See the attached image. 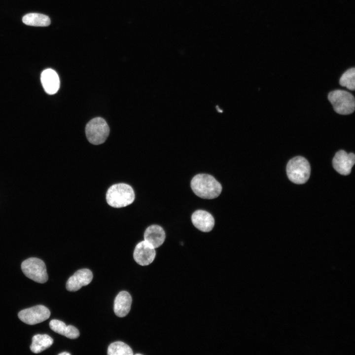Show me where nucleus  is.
<instances>
[{"label": "nucleus", "instance_id": "nucleus-4", "mask_svg": "<svg viewBox=\"0 0 355 355\" xmlns=\"http://www.w3.org/2000/svg\"><path fill=\"white\" fill-rule=\"evenodd\" d=\"M328 99L337 113L349 114L355 110V97L348 91L343 90L332 91L329 93Z\"/></svg>", "mask_w": 355, "mask_h": 355}, {"label": "nucleus", "instance_id": "nucleus-18", "mask_svg": "<svg viewBox=\"0 0 355 355\" xmlns=\"http://www.w3.org/2000/svg\"><path fill=\"white\" fill-rule=\"evenodd\" d=\"M107 354L109 355H132V349L126 344L121 341H116L111 343L107 348Z\"/></svg>", "mask_w": 355, "mask_h": 355}, {"label": "nucleus", "instance_id": "nucleus-6", "mask_svg": "<svg viewBox=\"0 0 355 355\" xmlns=\"http://www.w3.org/2000/svg\"><path fill=\"white\" fill-rule=\"evenodd\" d=\"M21 269L24 274L34 281L43 284L48 280L44 262L36 257H31L22 262Z\"/></svg>", "mask_w": 355, "mask_h": 355}, {"label": "nucleus", "instance_id": "nucleus-7", "mask_svg": "<svg viewBox=\"0 0 355 355\" xmlns=\"http://www.w3.org/2000/svg\"><path fill=\"white\" fill-rule=\"evenodd\" d=\"M50 316L49 310L42 305H36L21 310L18 313L19 319L23 322L34 325L47 320Z\"/></svg>", "mask_w": 355, "mask_h": 355}, {"label": "nucleus", "instance_id": "nucleus-16", "mask_svg": "<svg viewBox=\"0 0 355 355\" xmlns=\"http://www.w3.org/2000/svg\"><path fill=\"white\" fill-rule=\"evenodd\" d=\"M53 343V339L48 335L36 334L32 338L30 349L33 353L38 354L49 348Z\"/></svg>", "mask_w": 355, "mask_h": 355}, {"label": "nucleus", "instance_id": "nucleus-20", "mask_svg": "<svg viewBox=\"0 0 355 355\" xmlns=\"http://www.w3.org/2000/svg\"><path fill=\"white\" fill-rule=\"evenodd\" d=\"M71 354L68 352H65L61 353L59 354V355H70Z\"/></svg>", "mask_w": 355, "mask_h": 355}, {"label": "nucleus", "instance_id": "nucleus-17", "mask_svg": "<svg viewBox=\"0 0 355 355\" xmlns=\"http://www.w3.org/2000/svg\"><path fill=\"white\" fill-rule=\"evenodd\" d=\"M22 21L27 25L36 27L48 26L51 23L48 16L36 13H30L24 15Z\"/></svg>", "mask_w": 355, "mask_h": 355}, {"label": "nucleus", "instance_id": "nucleus-19", "mask_svg": "<svg viewBox=\"0 0 355 355\" xmlns=\"http://www.w3.org/2000/svg\"><path fill=\"white\" fill-rule=\"evenodd\" d=\"M355 69L352 68L347 70L341 76L339 83L341 86L346 87L349 90H354L355 88Z\"/></svg>", "mask_w": 355, "mask_h": 355}, {"label": "nucleus", "instance_id": "nucleus-13", "mask_svg": "<svg viewBox=\"0 0 355 355\" xmlns=\"http://www.w3.org/2000/svg\"><path fill=\"white\" fill-rule=\"evenodd\" d=\"M166 238L164 229L159 225H152L148 227L144 233V239L154 248L161 246Z\"/></svg>", "mask_w": 355, "mask_h": 355}, {"label": "nucleus", "instance_id": "nucleus-1", "mask_svg": "<svg viewBox=\"0 0 355 355\" xmlns=\"http://www.w3.org/2000/svg\"><path fill=\"white\" fill-rule=\"evenodd\" d=\"M190 185L193 192L204 199L215 198L222 191L221 184L213 176L206 174L195 175L191 180Z\"/></svg>", "mask_w": 355, "mask_h": 355}, {"label": "nucleus", "instance_id": "nucleus-10", "mask_svg": "<svg viewBox=\"0 0 355 355\" xmlns=\"http://www.w3.org/2000/svg\"><path fill=\"white\" fill-rule=\"evenodd\" d=\"M93 279V274L88 269H81L71 276L66 284V288L70 291H75L83 286L89 284Z\"/></svg>", "mask_w": 355, "mask_h": 355}, {"label": "nucleus", "instance_id": "nucleus-14", "mask_svg": "<svg viewBox=\"0 0 355 355\" xmlns=\"http://www.w3.org/2000/svg\"><path fill=\"white\" fill-rule=\"evenodd\" d=\"M132 299L130 294L126 291H120L114 301V312L118 317H125L131 309Z\"/></svg>", "mask_w": 355, "mask_h": 355}, {"label": "nucleus", "instance_id": "nucleus-15", "mask_svg": "<svg viewBox=\"0 0 355 355\" xmlns=\"http://www.w3.org/2000/svg\"><path fill=\"white\" fill-rule=\"evenodd\" d=\"M49 326L53 331L70 339H75L79 336V332L76 327L71 325H66L64 322L58 320H51Z\"/></svg>", "mask_w": 355, "mask_h": 355}, {"label": "nucleus", "instance_id": "nucleus-11", "mask_svg": "<svg viewBox=\"0 0 355 355\" xmlns=\"http://www.w3.org/2000/svg\"><path fill=\"white\" fill-rule=\"evenodd\" d=\"M191 221L196 228L204 232L211 231L214 225L213 215L202 210H197L192 213Z\"/></svg>", "mask_w": 355, "mask_h": 355}, {"label": "nucleus", "instance_id": "nucleus-3", "mask_svg": "<svg viewBox=\"0 0 355 355\" xmlns=\"http://www.w3.org/2000/svg\"><path fill=\"white\" fill-rule=\"evenodd\" d=\"M286 173L289 179L292 182L298 184L305 183L310 176V164L303 157H295L288 161Z\"/></svg>", "mask_w": 355, "mask_h": 355}, {"label": "nucleus", "instance_id": "nucleus-9", "mask_svg": "<svg viewBox=\"0 0 355 355\" xmlns=\"http://www.w3.org/2000/svg\"><path fill=\"white\" fill-rule=\"evenodd\" d=\"M155 255V248L144 240L136 245L133 254L135 261L142 266H146L151 263Z\"/></svg>", "mask_w": 355, "mask_h": 355}, {"label": "nucleus", "instance_id": "nucleus-5", "mask_svg": "<svg viewBox=\"0 0 355 355\" xmlns=\"http://www.w3.org/2000/svg\"><path fill=\"white\" fill-rule=\"evenodd\" d=\"M109 133V127L106 120L101 117L91 120L85 127V134L88 141L98 145L104 143Z\"/></svg>", "mask_w": 355, "mask_h": 355}, {"label": "nucleus", "instance_id": "nucleus-8", "mask_svg": "<svg viewBox=\"0 0 355 355\" xmlns=\"http://www.w3.org/2000/svg\"><path fill=\"white\" fill-rule=\"evenodd\" d=\"M355 162V154L353 153H347L343 150L337 151L332 160L334 169L341 175L344 176L351 173Z\"/></svg>", "mask_w": 355, "mask_h": 355}, {"label": "nucleus", "instance_id": "nucleus-2", "mask_svg": "<svg viewBox=\"0 0 355 355\" xmlns=\"http://www.w3.org/2000/svg\"><path fill=\"white\" fill-rule=\"evenodd\" d=\"M133 188L124 183L111 185L106 191V200L111 207L120 208L131 204L135 200Z\"/></svg>", "mask_w": 355, "mask_h": 355}, {"label": "nucleus", "instance_id": "nucleus-12", "mask_svg": "<svg viewBox=\"0 0 355 355\" xmlns=\"http://www.w3.org/2000/svg\"><path fill=\"white\" fill-rule=\"evenodd\" d=\"M41 82L46 93L55 94L59 89L60 79L57 72L51 69L44 70L41 74Z\"/></svg>", "mask_w": 355, "mask_h": 355}]
</instances>
